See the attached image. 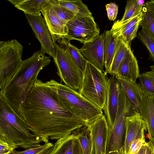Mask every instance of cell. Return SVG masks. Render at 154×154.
<instances>
[{
	"label": "cell",
	"mask_w": 154,
	"mask_h": 154,
	"mask_svg": "<svg viewBox=\"0 0 154 154\" xmlns=\"http://www.w3.org/2000/svg\"><path fill=\"white\" fill-rule=\"evenodd\" d=\"M22 120L45 143L72 134L85 123L66 107L50 81L37 79L21 104Z\"/></svg>",
	"instance_id": "obj_1"
},
{
	"label": "cell",
	"mask_w": 154,
	"mask_h": 154,
	"mask_svg": "<svg viewBox=\"0 0 154 154\" xmlns=\"http://www.w3.org/2000/svg\"><path fill=\"white\" fill-rule=\"evenodd\" d=\"M50 57L41 50L22 61L18 70L8 85L0 91L16 114L22 119L21 104L28 92L37 79L41 70L51 62Z\"/></svg>",
	"instance_id": "obj_2"
},
{
	"label": "cell",
	"mask_w": 154,
	"mask_h": 154,
	"mask_svg": "<svg viewBox=\"0 0 154 154\" xmlns=\"http://www.w3.org/2000/svg\"><path fill=\"white\" fill-rule=\"evenodd\" d=\"M0 140L15 149H28L42 142L32 133L4 96L0 94Z\"/></svg>",
	"instance_id": "obj_3"
},
{
	"label": "cell",
	"mask_w": 154,
	"mask_h": 154,
	"mask_svg": "<svg viewBox=\"0 0 154 154\" xmlns=\"http://www.w3.org/2000/svg\"><path fill=\"white\" fill-rule=\"evenodd\" d=\"M67 108L84 122L87 126L103 115L102 110L85 98L78 91L54 79L49 81Z\"/></svg>",
	"instance_id": "obj_4"
},
{
	"label": "cell",
	"mask_w": 154,
	"mask_h": 154,
	"mask_svg": "<svg viewBox=\"0 0 154 154\" xmlns=\"http://www.w3.org/2000/svg\"><path fill=\"white\" fill-rule=\"evenodd\" d=\"M106 74L87 61L78 90L85 98L102 110L104 107L107 92Z\"/></svg>",
	"instance_id": "obj_5"
},
{
	"label": "cell",
	"mask_w": 154,
	"mask_h": 154,
	"mask_svg": "<svg viewBox=\"0 0 154 154\" xmlns=\"http://www.w3.org/2000/svg\"><path fill=\"white\" fill-rule=\"evenodd\" d=\"M23 47L16 39L0 42V88L9 83L19 68Z\"/></svg>",
	"instance_id": "obj_6"
},
{
	"label": "cell",
	"mask_w": 154,
	"mask_h": 154,
	"mask_svg": "<svg viewBox=\"0 0 154 154\" xmlns=\"http://www.w3.org/2000/svg\"><path fill=\"white\" fill-rule=\"evenodd\" d=\"M54 45L52 57L57 68V74L65 85L78 91L82 83L83 72L66 50L56 43Z\"/></svg>",
	"instance_id": "obj_7"
},
{
	"label": "cell",
	"mask_w": 154,
	"mask_h": 154,
	"mask_svg": "<svg viewBox=\"0 0 154 154\" xmlns=\"http://www.w3.org/2000/svg\"><path fill=\"white\" fill-rule=\"evenodd\" d=\"M66 35L63 38L69 41L75 40L83 44L100 35V30L92 15H75L66 24Z\"/></svg>",
	"instance_id": "obj_8"
},
{
	"label": "cell",
	"mask_w": 154,
	"mask_h": 154,
	"mask_svg": "<svg viewBox=\"0 0 154 154\" xmlns=\"http://www.w3.org/2000/svg\"><path fill=\"white\" fill-rule=\"evenodd\" d=\"M25 15L33 34L40 43V50L53 57L54 52V43L44 18L41 14L37 16L26 14Z\"/></svg>",
	"instance_id": "obj_9"
},
{
	"label": "cell",
	"mask_w": 154,
	"mask_h": 154,
	"mask_svg": "<svg viewBox=\"0 0 154 154\" xmlns=\"http://www.w3.org/2000/svg\"><path fill=\"white\" fill-rule=\"evenodd\" d=\"M104 32L93 40L83 44L79 50L86 60L102 72L104 71L103 43Z\"/></svg>",
	"instance_id": "obj_10"
},
{
	"label": "cell",
	"mask_w": 154,
	"mask_h": 154,
	"mask_svg": "<svg viewBox=\"0 0 154 154\" xmlns=\"http://www.w3.org/2000/svg\"><path fill=\"white\" fill-rule=\"evenodd\" d=\"M88 127L92 143L91 154H106L108 125L104 115Z\"/></svg>",
	"instance_id": "obj_11"
},
{
	"label": "cell",
	"mask_w": 154,
	"mask_h": 154,
	"mask_svg": "<svg viewBox=\"0 0 154 154\" xmlns=\"http://www.w3.org/2000/svg\"><path fill=\"white\" fill-rule=\"evenodd\" d=\"M120 85L116 75H112L108 79L106 97L103 110L108 128L112 126L115 121Z\"/></svg>",
	"instance_id": "obj_12"
},
{
	"label": "cell",
	"mask_w": 154,
	"mask_h": 154,
	"mask_svg": "<svg viewBox=\"0 0 154 154\" xmlns=\"http://www.w3.org/2000/svg\"><path fill=\"white\" fill-rule=\"evenodd\" d=\"M41 12L45 20L54 43L66 35V24L58 18L54 11L52 5L45 8Z\"/></svg>",
	"instance_id": "obj_13"
},
{
	"label": "cell",
	"mask_w": 154,
	"mask_h": 154,
	"mask_svg": "<svg viewBox=\"0 0 154 154\" xmlns=\"http://www.w3.org/2000/svg\"><path fill=\"white\" fill-rule=\"evenodd\" d=\"M140 74L137 60L131 51L120 63L115 75L136 82Z\"/></svg>",
	"instance_id": "obj_14"
},
{
	"label": "cell",
	"mask_w": 154,
	"mask_h": 154,
	"mask_svg": "<svg viewBox=\"0 0 154 154\" xmlns=\"http://www.w3.org/2000/svg\"><path fill=\"white\" fill-rule=\"evenodd\" d=\"M17 8L24 14L33 16L40 14L41 12L48 6L57 3L58 0H7Z\"/></svg>",
	"instance_id": "obj_15"
},
{
	"label": "cell",
	"mask_w": 154,
	"mask_h": 154,
	"mask_svg": "<svg viewBox=\"0 0 154 154\" xmlns=\"http://www.w3.org/2000/svg\"><path fill=\"white\" fill-rule=\"evenodd\" d=\"M146 123L140 113L126 118L125 152L129 154L131 145L141 128Z\"/></svg>",
	"instance_id": "obj_16"
},
{
	"label": "cell",
	"mask_w": 154,
	"mask_h": 154,
	"mask_svg": "<svg viewBox=\"0 0 154 154\" xmlns=\"http://www.w3.org/2000/svg\"><path fill=\"white\" fill-rule=\"evenodd\" d=\"M140 113L147 127L150 140H154V96L144 95Z\"/></svg>",
	"instance_id": "obj_17"
},
{
	"label": "cell",
	"mask_w": 154,
	"mask_h": 154,
	"mask_svg": "<svg viewBox=\"0 0 154 154\" xmlns=\"http://www.w3.org/2000/svg\"><path fill=\"white\" fill-rule=\"evenodd\" d=\"M116 76L128 97L140 113V104L144 96L140 84L132 82L120 76Z\"/></svg>",
	"instance_id": "obj_18"
},
{
	"label": "cell",
	"mask_w": 154,
	"mask_h": 154,
	"mask_svg": "<svg viewBox=\"0 0 154 154\" xmlns=\"http://www.w3.org/2000/svg\"><path fill=\"white\" fill-rule=\"evenodd\" d=\"M116 48L112 62L108 69L105 71L106 73L115 75L120 63L127 55L131 51V46L122 39L118 38L115 39Z\"/></svg>",
	"instance_id": "obj_19"
},
{
	"label": "cell",
	"mask_w": 154,
	"mask_h": 154,
	"mask_svg": "<svg viewBox=\"0 0 154 154\" xmlns=\"http://www.w3.org/2000/svg\"><path fill=\"white\" fill-rule=\"evenodd\" d=\"M75 140V135L73 132L59 138L54 144L49 154H73Z\"/></svg>",
	"instance_id": "obj_20"
},
{
	"label": "cell",
	"mask_w": 154,
	"mask_h": 154,
	"mask_svg": "<svg viewBox=\"0 0 154 154\" xmlns=\"http://www.w3.org/2000/svg\"><path fill=\"white\" fill-rule=\"evenodd\" d=\"M105 39L103 43L104 67L105 71L110 67L116 50V42L110 30L104 32Z\"/></svg>",
	"instance_id": "obj_21"
},
{
	"label": "cell",
	"mask_w": 154,
	"mask_h": 154,
	"mask_svg": "<svg viewBox=\"0 0 154 154\" xmlns=\"http://www.w3.org/2000/svg\"><path fill=\"white\" fill-rule=\"evenodd\" d=\"M57 42L61 48L67 51L83 73L87 61L80 53L79 49L63 38L58 40Z\"/></svg>",
	"instance_id": "obj_22"
},
{
	"label": "cell",
	"mask_w": 154,
	"mask_h": 154,
	"mask_svg": "<svg viewBox=\"0 0 154 154\" xmlns=\"http://www.w3.org/2000/svg\"><path fill=\"white\" fill-rule=\"evenodd\" d=\"M60 5L75 15L83 16L92 15L87 6L81 0H58Z\"/></svg>",
	"instance_id": "obj_23"
},
{
	"label": "cell",
	"mask_w": 154,
	"mask_h": 154,
	"mask_svg": "<svg viewBox=\"0 0 154 154\" xmlns=\"http://www.w3.org/2000/svg\"><path fill=\"white\" fill-rule=\"evenodd\" d=\"M143 15L142 12L139 15L124 22H121L119 20L115 21L110 30L115 38H118L134 25L140 22L142 19Z\"/></svg>",
	"instance_id": "obj_24"
},
{
	"label": "cell",
	"mask_w": 154,
	"mask_h": 154,
	"mask_svg": "<svg viewBox=\"0 0 154 154\" xmlns=\"http://www.w3.org/2000/svg\"><path fill=\"white\" fill-rule=\"evenodd\" d=\"M76 138L79 141L83 154H91L92 143L88 126L84 125L74 131Z\"/></svg>",
	"instance_id": "obj_25"
},
{
	"label": "cell",
	"mask_w": 154,
	"mask_h": 154,
	"mask_svg": "<svg viewBox=\"0 0 154 154\" xmlns=\"http://www.w3.org/2000/svg\"><path fill=\"white\" fill-rule=\"evenodd\" d=\"M151 70L140 74L139 79L144 95L154 96V65Z\"/></svg>",
	"instance_id": "obj_26"
},
{
	"label": "cell",
	"mask_w": 154,
	"mask_h": 154,
	"mask_svg": "<svg viewBox=\"0 0 154 154\" xmlns=\"http://www.w3.org/2000/svg\"><path fill=\"white\" fill-rule=\"evenodd\" d=\"M143 0H131L127 1L124 15L120 20L121 22L127 21L140 14L145 3Z\"/></svg>",
	"instance_id": "obj_27"
},
{
	"label": "cell",
	"mask_w": 154,
	"mask_h": 154,
	"mask_svg": "<svg viewBox=\"0 0 154 154\" xmlns=\"http://www.w3.org/2000/svg\"><path fill=\"white\" fill-rule=\"evenodd\" d=\"M143 17L140 24L154 41V16L145 5L143 9Z\"/></svg>",
	"instance_id": "obj_28"
},
{
	"label": "cell",
	"mask_w": 154,
	"mask_h": 154,
	"mask_svg": "<svg viewBox=\"0 0 154 154\" xmlns=\"http://www.w3.org/2000/svg\"><path fill=\"white\" fill-rule=\"evenodd\" d=\"M54 144L49 142L43 145H36L22 151L14 150L9 154H49L53 149Z\"/></svg>",
	"instance_id": "obj_29"
},
{
	"label": "cell",
	"mask_w": 154,
	"mask_h": 154,
	"mask_svg": "<svg viewBox=\"0 0 154 154\" xmlns=\"http://www.w3.org/2000/svg\"><path fill=\"white\" fill-rule=\"evenodd\" d=\"M52 6L58 18L66 24L75 15L72 12L61 5L59 2L57 3L52 5Z\"/></svg>",
	"instance_id": "obj_30"
},
{
	"label": "cell",
	"mask_w": 154,
	"mask_h": 154,
	"mask_svg": "<svg viewBox=\"0 0 154 154\" xmlns=\"http://www.w3.org/2000/svg\"><path fill=\"white\" fill-rule=\"evenodd\" d=\"M143 42L149 51L152 60L154 62V41L146 31L141 28L137 36Z\"/></svg>",
	"instance_id": "obj_31"
},
{
	"label": "cell",
	"mask_w": 154,
	"mask_h": 154,
	"mask_svg": "<svg viewBox=\"0 0 154 154\" xmlns=\"http://www.w3.org/2000/svg\"><path fill=\"white\" fill-rule=\"evenodd\" d=\"M140 22H138L134 25L121 34L119 37L122 39L125 42L131 46L132 41L137 36V32Z\"/></svg>",
	"instance_id": "obj_32"
},
{
	"label": "cell",
	"mask_w": 154,
	"mask_h": 154,
	"mask_svg": "<svg viewBox=\"0 0 154 154\" xmlns=\"http://www.w3.org/2000/svg\"><path fill=\"white\" fill-rule=\"evenodd\" d=\"M105 6L109 19L111 21L114 20L117 17L118 6L115 2H110Z\"/></svg>",
	"instance_id": "obj_33"
},
{
	"label": "cell",
	"mask_w": 154,
	"mask_h": 154,
	"mask_svg": "<svg viewBox=\"0 0 154 154\" xmlns=\"http://www.w3.org/2000/svg\"><path fill=\"white\" fill-rule=\"evenodd\" d=\"M135 154H154V146L152 141L146 142Z\"/></svg>",
	"instance_id": "obj_34"
},
{
	"label": "cell",
	"mask_w": 154,
	"mask_h": 154,
	"mask_svg": "<svg viewBox=\"0 0 154 154\" xmlns=\"http://www.w3.org/2000/svg\"><path fill=\"white\" fill-rule=\"evenodd\" d=\"M15 149L7 142L0 140V154H9Z\"/></svg>",
	"instance_id": "obj_35"
},
{
	"label": "cell",
	"mask_w": 154,
	"mask_h": 154,
	"mask_svg": "<svg viewBox=\"0 0 154 154\" xmlns=\"http://www.w3.org/2000/svg\"><path fill=\"white\" fill-rule=\"evenodd\" d=\"M73 154H83L80 143L76 138Z\"/></svg>",
	"instance_id": "obj_36"
},
{
	"label": "cell",
	"mask_w": 154,
	"mask_h": 154,
	"mask_svg": "<svg viewBox=\"0 0 154 154\" xmlns=\"http://www.w3.org/2000/svg\"><path fill=\"white\" fill-rule=\"evenodd\" d=\"M145 5L154 16V0L147 2Z\"/></svg>",
	"instance_id": "obj_37"
},
{
	"label": "cell",
	"mask_w": 154,
	"mask_h": 154,
	"mask_svg": "<svg viewBox=\"0 0 154 154\" xmlns=\"http://www.w3.org/2000/svg\"><path fill=\"white\" fill-rule=\"evenodd\" d=\"M108 154H126L125 152L124 148L111 152Z\"/></svg>",
	"instance_id": "obj_38"
},
{
	"label": "cell",
	"mask_w": 154,
	"mask_h": 154,
	"mask_svg": "<svg viewBox=\"0 0 154 154\" xmlns=\"http://www.w3.org/2000/svg\"><path fill=\"white\" fill-rule=\"evenodd\" d=\"M152 142L154 146V140L152 141H151Z\"/></svg>",
	"instance_id": "obj_39"
}]
</instances>
